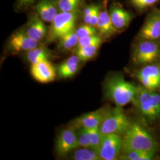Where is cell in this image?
Returning <instances> with one entry per match:
<instances>
[{
  "label": "cell",
  "instance_id": "obj_20",
  "mask_svg": "<svg viewBox=\"0 0 160 160\" xmlns=\"http://www.w3.org/2000/svg\"><path fill=\"white\" fill-rule=\"evenodd\" d=\"M79 37L74 30L65 34L58 40V49L61 51H69L76 48L78 45Z\"/></svg>",
  "mask_w": 160,
  "mask_h": 160
},
{
  "label": "cell",
  "instance_id": "obj_9",
  "mask_svg": "<svg viewBox=\"0 0 160 160\" xmlns=\"http://www.w3.org/2000/svg\"><path fill=\"white\" fill-rule=\"evenodd\" d=\"M135 77L145 88L151 91L160 90V65L151 63L137 71Z\"/></svg>",
  "mask_w": 160,
  "mask_h": 160
},
{
  "label": "cell",
  "instance_id": "obj_10",
  "mask_svg": "<svg viewBox=\"0 0 160 160\" xmlns=\"http://www.w3.org/2000/svg\"><path fill=\"white\" fill-rule=\"evenodd\" d=\"M40 45V43L30 38L23 29L13 33L9 38L7 48L12 53H26Z\"/></svg>",
  "mask_w": 160,
  "mask_h": 160
},
{
  "label": "cell",
  "instance_id": "obj_8",
  "mask_svg": "<svg viewBox=\"0 0 160 160\" xmlns=\"http://www.w3.org/2000/svg\"><path fill=\"white\" fill-rule=\"evenodd\" d=\"M79 147L74 128L69 126L59 132L55 143V151L59 157H66L75 149Z\"/></svg>",
  "mask_w": 160,
  "mask_h": 160
},
{
  "label": "cell",
  "instance_id": "obj_13",
  "mask_svg": "<svg viewBox=\"0 0 160 160\" xmlns=\"http://www.w3.org/2000/svg\"><path fill=\"white\" fill-rule=\"evenodd\" d=\"M30 72L34 80L41 83L53 81L57 76V71L49 60L32 64Z\"/></svg>",
  "mask_w": 160,
  "mask_h": 160
},
{
  "label": "cell",
  "instance_id": "obj_26",
  "mask_svg": "<svg viewBox=\"0 0 160 160\" xmlns=\"http://www.w3.org/2000/svg\"><path fill=\"white\" fill-rule=\"evenodd\" d=\"M102 42L103 38L99 34L82 37L79 38L78 45L75 49L95 45H102Z\"/></svg>",
  "mask_w": 160,
  "mask_h": 160
},
{
  "label": "cell",
  "instance_id": "obj_18",
  "mask_svg": "<svg viewBox=\"0 0 160 160\" xmlns=\"http://www.w3.org/2000/svg\"><path fill=\"white\" fill-rule=\"evenodd\" d=\"M81 61L77 55H73L61 63L57 69V73L61 78H69L73 77L80 68Z\"/></svg>",
  "mask_w": 160,
  "mask_h": 160
},
{
  "label": "cell",
  "instance_id": "obj_16",
  "mask_svg": "<svg viewBox=\"0 0 160 160\" xmlns=\"http://www.w3.org/2000/svg\"><path fill=\"white\" fill-rule=\"evenodd\" d=\"M32 8L44 22L48 23H51L60 12L58 0H38Z\"/></svg>",
  "mask_w": 160,
  "mask_h": 160
},
{
  "label": "cell",
  "instance_id": "obj_15",
  "mask_svg": "<svg viewBox=\"0 0 160 160\" xmlns=\"http://www.w3.org/2000/svg\"><path fill=\"white\" fill-rule=\"evenodd\" d=\"M107 5L108 0L102 2L96 26L98 34L105 38H109L118 32L112 22Z\"/></svg>",
  "mask_w": 160,
  "mask_h": 160
},
{
  "label": "cell",
  "instance_id": "obj_4",
  "mask_svg": "<svg viewBox=\"0 0 160 160\" xmlns=\"http://www.w3.org/2000/svg\"><path fill=\"white\" fill-rule=\"evenodd\" d=\"M131 122L122 107L116 106L114 108L108 110L99 130L103 135L116 134L123 136Z\"/></svg>",
  "mask_w": 160,
  "mask_h": 160
},
{
  "label": "cell",
  "instance_id": "obj_3",
  "mask_svg": "<svg viewBox=\"0 0 160 160\" xmlns=\"http://www.w3.org/2000/svg\"><path fill=\"white\" fill-rule=\"evenodd\" d=\"M133 103L145 120L149 123L160 119V93L139 86Z\"/></svg>",
  "mask_w": 160,
  "mask_h": 160
},
{
  "label": "cell",
  "instance_id": "obj_14",
  "mask_svg": "<svg viewBox=\"0 0 160 160\" xmlns=\"http://www.w3.org/2000/svg\"><path fill=\"white\" fill-rule=\"evenodd\" d=\"M108 110V109L102 108L96 111L83 114L73 120L69 126L74 128L82 127L86 129L99 128Z\"/></svg>",
  "mask_w": 160,
  "mask_h": 160
},
{
  "label": "cell",
  "instance_id": "obj_31",
  "mask_svg": "<svg viewBox=\"0 0 160 160\" xmlns=\"http://www.w3.org/2000/svg\"><path fill=\"white\" fill-rule=\"evenodd\" d=\"M160 0H130L132 6L139 10H143L154 6Z\"/></svg>",
  "mask_w": 160,
  "mask_h": 160
},
{
  "label": "cell",
  "instance_id": "obj_24",
  "mask_svg": "<svg viewBox=\"0 0 160 160\" xmlns=\"http://www.w3.org/2000/svg\"><path fill=\"white\" fill-rule=\"evenodd\" d=\"M82 0H58V6L60 12L79 11Z\"/></svg>",
  "mask_w": 160,
  "mask_h": 160
},
{
  "label": "cell",
  "instance_id": "obj_12",
  "mask_svg": "<svg viewBox=\"0 0 160 160\" xmlns=\"http://www.w3.org/2000/svg\"><path fill=\"white\" fill-rule=\"evenodd\" d=\"M142 39L157 40L160 38V12L155 10L147 18L140 30Z\"/></svg>",
  "mask_w": 160,
  "mask_h": 160
},
{
  "label": "cell",
  "instance_id": "obj_27",
  "mask_svg": "<svg viewBox=\"0 0 160 160\" xmlns=\"http://www.w3.org/2000/svg\"><path fill=\"white\" fill-rule=\"evenodd\" d=\"M90 135L92 140V148L95 150L98 153V151L102 142L104 135L99 130V128L87 129Z\"/></svg>",
  "mask_w": 160,
  "mask_h": 160
},
{
  "label": "cell",
  "instance_id": "obj_17",
  "mask_svg": "<svg viewBox=\"0 0 160 160\" xmlns=\"http://www.w3.org/2000/svg\"><path fill=\"white\" fill-rule=\"evenodd\" d=\"M109 12L114 28L118 32L126 29L131 22V14L119 4H112Z\"/></svg>",
  "mask_w": 160,
  "mask_h": 160
},
{
  "label": "cell",
  "instance_id": "obj_19",
  "mask_svg": "<svg viewBox=\"0 0 160 160\" xmlns=\"http://www.w3.org/2000/svg\"><path fill=\"white\" fill-rule=\"evenodd\" d=\"M26 57L32 64L49 60L53 57V52L45 46H39L26 52Z\"/></svg>",
  "mask_w": 160,
  "mask_h": 160
},
{
  "label": "cell",
  "instance_id": "obj_2",
  "mask_svg": "<svg viewBox=\"0 0 160 160\" xmlns=\"http://www.w3.org/2000/svg\"><path fill=\"white\" fill-rule=\"evenodd\" d=\"M104 89L106 97L116 104L123 107L133 102L138 87L126 81L121 74H114L108 78Z\"/></svg>",
  "mask_w": 160,
  "mask_h": 160
},
{
  "label": "cell",
  "instance_id": "obj_5",
  "mask_svg": "<svg viewBox=\"0 0 160 160\" xmlns=\"http://www.w3.org/2000/svg\"><path fill=\"white\" fill-rule=\"evenodd\" d=\"M79 14V11L59 12L51 23L46 42L51 43L58 40L65 34L74 30Z\"/></svg>",
  "mask_w": 160,
  "mask_h": 160
},
{
  "label": "cell",
  "instance_id": "obj_30",
  "mask_svg": "<svg viewBox=\"0 0 160 160\" xmlns=\"http://www.w3.org/2000/svg\"><path fill=\"white\" fill-rule=\"evenodd\" d=\"M99 3L100 2H92L91 4H88L85 7L82 14V18L84 24H90L92 15Z\"/></svg>",
  "mask_w": 160,
  "mask_h": 160
},
{
  "label": "cell",
  "instance_id": "obj_29",
  "mask_svg": "<svg viewBox=\"0 0 160 160\" xmlns=\"http://www.w3.org/2000/svg\"><path fill=\"white\" fill-rule=\"evenodd\" d=\"M75 32L79 38L98 34V30L96 27L87 24H84L80 26L77 29H75Z\"/></svg>",
  "mask_w": 160,
  "mask_h": 160
},
{
  "label": "cell",
  "instance_id": "obj_25",
  "mask_svg": "<svg viewBox=\"0 0 160 160\" xmlns=\"http://www.w3.org/2000/svg\"><path fill=\"white\" fill-rule=\"evenodd\" d=\"M75 129L80 147L92 148V140L88 129L82 127Z\"/></svg>",
  "mask_w": 160,
  "mask_h": 160
},
{
  "label": "cell",
  "instance_id": "obj_32",
  "mask_svg": "<svg viewBox=\"0 0 160 160\" xmlns=\"http://www.w3.org/2000/svg\"><path fill=\"white\" fill-rule=\"evenodd\" d=\"M86 1H89L92 2H96L95 1H97V2H102L104 0H86Z\"/></svg>",
  "mask_w": 160,
  "mask_h": 160
},
{
  "label": "cell",
  "instance_id": "obj_11",
  "mask_svg": "<svg viewBox=\"0 0 160 160\" xmlns=\"http://www.w3.org/2000/svg\"><path fill=\"white\" fill-rule=\"evenodd\" d=\"M23 29L30 38L39 43L46 39L48 33L44 22L34 11L29 13L28 21Z\"/></svg>",
  "mask_w": 160,
  "mask_h": 160
},
{
  "label": "cell",
  "instance_id": "obj_33",
  "mask_svg": "<svg viewBox=\"0 0 160 160\" xmlns=\"http://www.w3.org/2000/svg\"><path fill=\"white\" fill-rule=\"evenodd\" d=\"M159 120H160V119H159Z\"/></svg>",
  "mask_w": 160,
  "mask_h": 160
},
{
  "label": "cell",
  "instance_id": "obj_7",
  "mask_svg": "<svg viewBox=\"0 0 160 160\" xmlns=\"http://www.w3.org/2000/svg\"><path fill=\"white\" fill-rule=\"evenodd\" d=\"M122 136L116 134L106 135H104L98 154L100 160H118L122 154Z\"/></svg>",
  "mask_w": 160,
  "mask_h": 160
},
{
  "label": "cell",
  "instance_id": "obj_1",
  "mask_svg": "<svg viewBox=\"0 0 160 160\" xmlns=\"http://www.w3.org/2000/svg\"><path fill=\"white\" fill-rule=\"evenodd\" d=\"M122 139V151L136 150L156 152L158 149V144L150 132L136 122H131Z\"/></svg>",
  "mask_w": 160,
  "mask_h": 160
},
{
  "label": "cell",
  "instance_id": "obj_28",
  "mask_svg": "<svg viewBox=\"0 0 160 160\" xmlns=\"http://www.w3.org/2000/svg\"><path fill=\"white\" fill-rule=\"evenodd\" d=\"M38 0H16L13 9L17 13L28 12L33 8Z\"/></svg>",
  "mask_w": 160,
  "mask_h": 160
},
{
  "label": "cell",
  "instance_id": "obj_6",
  "mask_svg": "<svg viewBox=\"0 0 160 160\" xmlns=\"http://www.w3.org/2000/svg\"><path fill=\"white\" fill-rule=\"evenodd\" d=\"M160 58V45L157 40L142 39L136 47L133 59L139 65L155 63Z\"/></svg>",
  "mask_w": 160,
  "mask_h": 160
},
{
  "label": "cell",
  "instance_id": "obj_21",
  "mask_svg": "<svg viewBox=\"0 0 160 160\" xmlns=\"http://www.w3.org/2000/svg\"><path fill=\"white\" fill-rule=\"evenodd\" d=\"M67 156L69 159L74 160H100L97 152L90 148L75 149Z\"/></svg>",
  "mask_w": 160,
  "mask_h": 160
},
{
  "label": "cell",
  "instance_id": "obj_23",
  "mask_svg": "<svg viewBox=\"0 0 160 160\" xmlns=\"http://www.w3.org/2000/svg\"><path fill=\"white\" fill-rule=\"evenodd\" d=\"M101 45L85 46L75 49V55L80 58L81 62H87L95 57Z\"/></svg>",
  "mask_w": 160,
  "mask_h": 160
},
{
  "label": "cell",
  "instance_id": "obj_22",
  "mask_svg": "<svg viewBox=\"0 0 160 160\" xmlns=\"http://www.w3.org/2000/svg\"><path fill=\"white\" fill-rule=\"evenodd\" d=\"M154 152L143 151H122L120 155V160H152L155 159Z\"/></svg>",
  "mask_w": 160,
  "mask_h": 160
}]
</instances>
